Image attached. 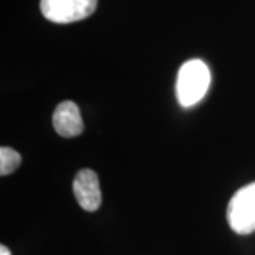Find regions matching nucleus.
Segmentation results:
<instances>
[{"label": "nucleus", "mask_w": 255, "mask_h": 255, "mask_svg": "<svg viewBox=\"0 0 255 255\" xmlns=\"http://www.w3.org/2000/svg\"><path fill=\"white\" fill-rule=\"evenodd\" d=\"M21 163V156L16 150L7 146H1L0 149V174L7 176L13 173Z\"/></svg>", "instance_id": "obj_6"}, {"label": "nucleus", "mask_w": 255, "mask_h": 255, "mask_svg": "<svg viewBox=\"0 0 255 255\" xmlns=\"http://www.w3.org/2000/svg\"><path fill=\"white\" fill-rule=\"evenodd\" d=\"M73 190L81 209L90 213L100 209L102 200L100 180L97 173L92 172L91 169H81L77 173L73 183Z\"/></svg>", "instance_id": "obj_4"}, {"label": "nucleus", "mask_w": 255, "mask_h": 255, "mask_svg": "<svg viewBox=\"0 0 255 255\" xmlns=\"http://www.w3.org/2000/svg\"><path fill=\"white\" fill-rule=\"evenodd\" d=\"M0 255H11V253H10V250L7 247L0 246Z\"/></svg>", "instance_id": "obj_7"}, {"label": "nucleus", "mask_w": 255, "mask_h": 255, "mask_svg": "<svg viewBox=\"0 0 255 255\" xmlns=\"http://www.w3.org/2000/svg\"><path fill=\"white\" fill-rule=\"evenodd\" d=\"M228 226L240 236L255 231V182L241 187L227 207Z\"/></svg>", "instance_id": "obj_2"}, {"label": "nucleus", "mask_w": 255, "mask_h": 255, "mask_svg": "<svg viewBox=\"0 0 255 255\" xmlns=\"http://www.w3.org/2000/svg\"><path fill=\"white\" fill-rule=\"evenodd\" d=\"M97 4L98 0H41L40 9L47 20L67 24L91 16Z\"/></svg>", "instance_id": "obj_3"}, {"label": "nucleus", "mask_w": 255, "mask_h": 255, "mask_svg": "<svg viewBox=\"0 0 255 255\" xmlns=\"http://www.w3.org/2000/svg\"><path fill=\"white\" fill-rule=\"evenodd\" d=\"M210 70L201 60H190L184 63L179 70L176 92L182 107H193L203 100L209 90Z\"/></svg>", "instance_id": "obj_1"}, {"label": "nucleus", "mask_w": 255, "mask_h": 255, "mask_svg": "<svg viewBox=\"0 0 255 255\" xmlns=\"http://www.w3.org/2000/svg\"><path fill=\"white\" fill-rule=\"evenodd\" d=\"M53 125L60 136H78L84 130V122L78 105L73 101H63L58 104L53 115Z\"/></svg>", "instance_id": "obj_5"}]
</instances>
